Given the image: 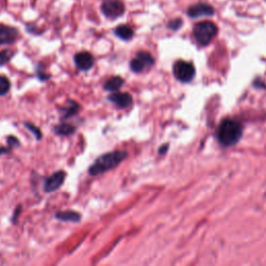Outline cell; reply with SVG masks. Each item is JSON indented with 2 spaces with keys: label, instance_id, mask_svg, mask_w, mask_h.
<instances>
[{
  "label": "cell",
  "instance_id": "cell-1",
  "mask_svg": "<svg viewBox=\"0 0 266 266\" xmlns=\"http://www.w3.org/2000/svg\"><path fill=\"white\" fill-rule=\"evenodd\" d=\"M128 153L125 151H114L106 153L100 156L90 167L88 173L91 176H98L102 173L110 171L117 164H120L126 157Z\"/></svg>",
  "mask_w": 266,
  "mask_h": 266
},
{
  "label": "cell",
  "instance_id": "cell-2",
  "mask_svg": "<svg viewBox=\"0 0 266 266\" xmlns=\"http://www.w3.org/2000/svg\"><path fill=\"white\" fill-rule=\"evenodd\" d=\"M242 134L240 123L233 119H226L222 122L218 130L219 141L224 146H232L237 143Z\"/></svg>",
  "mask_w": 266,
  "mask_h": 266
},
{
  "label": "cell",
  "instance_id": "cell-3",
  "mask_svg": "<svg viewBox=\"0 0 266 266\" xmlns=\"http://www.w3.org/2000/svg\"><path fill=\"white\" fill-rule=\"evenodd\" d=\"M218 26L211 21H202L196 23L193 27L192 35L195 42L201 46L208 45L214 37L218 35Z\"/></svg>",
  "mask_w": 266,
  "mask_h": 266
},
{
  "label": "cell",
  "instance_id": "cell-4",
  "mask_svg": "<svg viewBox=\"0 0 266 266\" xmlns=\"http://www.w3.org/2000/svg\"><path fill=\"white\" fill-rule=\"evenodd\" d=\"M100 9L105 18L110 20H116L124 16L126 6L123 0H103Z\"/></svg>",
  "mask_w": 266,
  "mask_h": 266
},
{
  "label": "cell",
  "instance_id": "cell-5",
  "mask_svg": "<svg viewBox=\"0 0 266 266\" xmlns=\"http://www.w3.org/2000/svg\"><path fill=\"white\" fill-rule=\"evenodd\" d=\"M155 60L150 52L140 51L137 52L135 57L130 62L131 70L135 73H142L146 69L154 65Z\"/></svg>",
  "mask_w": 266,
  "mask_h": 266
},
{
  "label": "cell",
  "instance_id": "cell-6",
  "mask_svg": "<svg viewBox=\"0 0 266 266\" xmlns=\"http://www.w3.org/2000/svg\"><path fill=\"white\" fill-rule=\"evenodd\" d=\"M174 74L178 80L182 82H190L195 74V69L192 64L178 61L174 65Z\"/></svg>",
  "mask_w": 266,
  "mask_h": 266
},
{
  "label": "cell",
  "instance_id": "cell-7",
  "mask_svg": "<svg viewBox=\"0 0 266 266\" xmlns=\"http://www.w3.org/2000/svg\"><path fill=\"white\" fill-rule=\"evenodd\" d=\"M186 14L190 18H192V19L201 18V17H211L215 14V9L209 3L196 2L187 8Z\"/></svg>",
  "mask_w": 266,
  "mask_h": 266
},
{
  "label": "cell",
  "instance_id": "cell-8",
  "mask_svg": "<svg viewBox=\"0 0 266 266\" xmlns=\"http://www.w3.org/2000/svg\"><path fill=\"white\" fill-rule=\"evenodd\" d=\"M66 179V173L63 171L56 172L45 180L44 190L45 192H52L60 189Z\"/></svg>",
  "mask_w": 266,
  "mask_h": 266
},
{
  "label": "cell",
  "instance_id": "cell-9",
  "mask_svg": "<svg viewBox=\"0 0 266 266\" xmlns=\"http://www.w3.org/2000/svg\"><path fill=\"white\" fill-rule=\"evenodd\" d=\"M19 37V31L16 27L0 24V45L13 44Z\"/></svg>",
  "mask_w": 266,
  "mask_h": 266
},
{
  "label": "cell",
  "instance_id": "cell-10",
  "mask_svg": "<svg viewBox=\"0 0 266 266\" xmlns=\"http://www.w3.org/2000/svg\"><path fill=\"white\" fill-rule=\"evenodd\" d=\"M74 62L76 67L79 69L80 71H88L91 70L94 66V56L90 52H78L74 56Z\"/></svg>",
  "mask_w": 266,
  "mask_h": 266
},
{
  "label": "cell",
  "instance_id": "cell-11",
  "mask_svg": "<svg viewBox=\"0 0 266 266\" xmlns=\"http://www.w3.org/2000/svg\"><path fill=\"white\" fill-rule=\"evenodd\" d=\"M108 99L121 108H126L132 103V97L128 93H114L108 97Z\"/></svg>",
  "mask_w": 266,
  "mask_h": 266
},
{
  "label": "cell",
  "instance_id": "cell-12",
  "mask_svg": "<svg viewBox=\"0 0 266 266\" xmlns=\"http://www.w3.org/2000/svg\"><path fill=\"white\" fill-rule=\"evenodd\" d=\"M114 34L116 38L122 41H131L134 37V31L132 27L127 24H120L114 29Z\"/></svg>",
  "mask_w": 266,
  "mask_h": 266
},
{
  "label": "cell",
  "instance_id": "cell-13",
  "mask_svg": "<svg viewBox=\"0 0 266 266\" xmlns=\"http://www.w3.org/2000/svg\"><path fill=\"white\" fill-rule=\"evenodd\" d=\"M55 218L60 221L64 222H72V223H78L81 220V215L75 211H61L57 212Z\"/></svg>",
  "mask_w": 266,
  "mask_h": 266
},
{
  "label": "cell",
  "instance_id": "cell-14",
  "mask_svg": "<svg viewBox=\"0 0 266 266\" xmlns=\"http://www.w3.org/2000/svg\"><path fill=\"white\" fill-rule=\"evenodd\" d=\"M124 84V79L119 76L112 77L111 79H108L104 85V88L108 92H115L123 86Z\"/></svg>",
  "mask_w": 266,
  "mask_h": 266
},
{
  "label": "cell",
  "instance_id": "cell-15",
  "mask_svg": "<svg viewBox=\"0 0 266 266\" xmlns=\"http://www.w3.org/2000/svg\"><path fill=\"white\" fill-rule=\"evenodd\" d=\"M76 130V128L70 124H60L54 127V131L58 135H70L73 134Z\"/></svg>",
  "mask_w": 266,
  "mask_h": 266
},
{
  "label": "cell",
  "instance_id": "cell-16",
  "mask_svg": "<svg viewBox=\"0 0 266 266\" xmlns=\"http://www.w3.org/2000/svg\"><path fill=\"white\" fill-rule=\"evenodd\" d=\"M78 111H79V105H78V103H76L75 101L71 100L69 101V106L65 108V119H68V117H70L74 114H76L78 113Z\"/></svg>",
  "mask_w": 266,
  "mask_h": 266
},
{
  "label": "cell",
  "instance_id": "cell-17",
  "mask_svg": "<svg viewBox=\"0 0 266 266\" xmlns=\"http://www.w3.org/2000/svg\"><path fill=\"white\" fill-rule=\"evenodd\" d=\"M14 51L12 49H4V50L0 51V66H3L7 64L9 61L12 60L14 56Z\"/></svg>",
  "mask_w": 266,
  "mask_h": 266
},
{
  "label": "cell",
  "instance_id": "cell-18",
  "mask_svg": "<svg viewBox=\"0 0 266 266\" xmlns=\"http://www.w3.org/2000/svg\"><path fill=\"white\" fill-rule=\"evenodd\" d=\"M9 88H11V82H9L8 78L0 75V96L7 94Z\"/></svg>",
  "mask_w": 266,
  "mask_h": 266
},
{
  "label": "cell",
  "instance_id": "cell-19",
  "mask_svg": "<svg viewBox=\"0 0 266 266\" xmlns=\"http://www.w3.org/2000/svg\"><path fill=\"white\" fill-rule=\"evenodd\" d=\"M182 25H183V21H182V19H180V18L172 19V20H170L169 23H167V27L172 29V31H174V32L180 29Z\"/></svg>",
  "mask_w": 266,
  "mask_h": 266
},
{
  "label": "cell",
  "instance_id": "cell-20",
  "mask_svg": "<svg viewBox=\"0 0 266 266\" xmlns=\"http://www.w3.org/2000/svg\"><path fill=\"white\" fill-rule=\"evenodd\" d=\"M25 126L28 128L29 130H31L37 137V140H41L42 139V132L41 130L38 129V127H36L35 125H33L32 123H25Z\"/></svg>",
  "mask_w": 266,
  "mask_h": 266
}]
</instances>
